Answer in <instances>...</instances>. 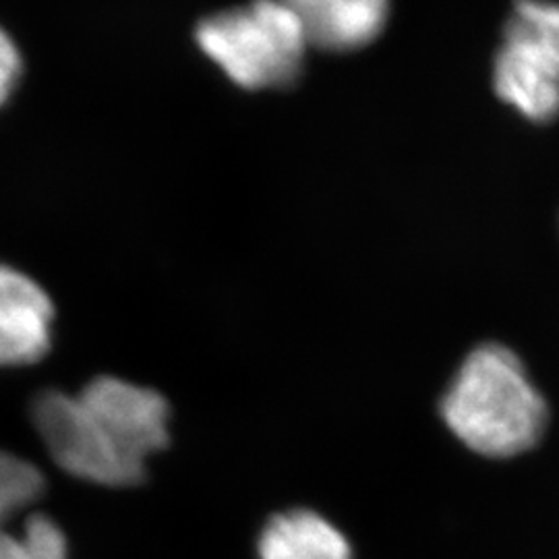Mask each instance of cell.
<instances>
[{
  "label": "cell",
  "instance_id": "obj_1",
  "mask_svg": "<svg viewBox=\"0 0 559 559\" xmlns=\"http://www.w3.org/2000/svg\"><path fill=\"white\" fill-rule=\"evenodd\" d=\"M441 417L473 452L512 459L537 445L549 413L522 360L501 344H485L462 362Z\"/></svg>",
  "mask_w": 559,
  "mask_h": 559
},
{
  "label": "cell",
  "instance_id": "obj_6",
  "mask_svg": "<svg viewBox=\"0 0 559 559\" xmlns=\"http://www.w3.org/2000/svg\"><path fill=\"white\" fill-rule=\"evenodd\" d=\"M55 307L34 278L0 263V369L27 367L52 348Z\"/></svg>",
  "mask_w": 559,
  "mask_h": 559
},
{
  "label": "cell",
  "instance_id": "obj_11",
  "mask_svg": "<svg viewBox=\"0 0 559 559\" xmlns=\"http://www.w3.org/2000/svg\"><path fill=\"white\" fill-rule=\"evenodd\" d=\"M0 559H38L23 537H11L0 531Z\"/></svg>",
  "mask_w": 559,
  "mask_h": 559
},
{
  "label": "cell",
  "instance_id": "obj_7",
  "mask_svg": "<svg viewBox=\"0 0 559 559\" xmlns=\"http://www.w3.org/2000/svg\"><path fill=\"white\" fill-rule=\"evenodd\" d=\"M299 20L309 46L355 50L376 40L388 21L390 0H280Z\"/></svg>",
  "mask_w": 559,
  "mask_h": 559
},
{
  "label": "cell",
  "instance_id": "obj_3",
  "mask_svg": "<svg viewBox=\"0 0 559 559\" xmlns=\"http://www.w3.org/2000/svg\"><path fill=\"white\" fill-rule=\"evenodd\" d=\"M493 87L522 117L549 122L559 117V4L519 0L503 29Z\"/></svg>",
  "mask_w": 559,
  "mask_h": 559
},
{
  "label": "cell",
  "instance_id": "obj_4",
  "mask_svg": "<svg viewBox=\"0 0 559 559\" xmlns=\"http://www.w3.org/2000/svg\"><path fill=\"white\" fill-rule=\"evenodd\" d=\"M29 420L48 454L75 479L120 489L147 477V466L120 450L80 396L40 390L29 402Z\"/></svg>",
  "mask_w": 559,
  "mask_h": 559
},
{
  "label": "cell",
  "instance_id": "obj_9",
  "mask_svg": "<svg viewBox=\"0 0 559 559\" xmlns=\"http://www.w3.org/2000/svg\"><path fill=\"white\" fill-rule=\"evenodd\" d=\"M46 479L32 462L0 450V522L40 500Z\"/></svg>",
  "mask_w": 559,
  "mask_h": 559
},
{
  "label": "cell",
  "instance_id": "obj_5",
  "mask_svg": "<svg viewBox=\"0 0 559 559\" xmlns=\"http://www.w3.org/2000/svg\"><path fill=\"white\" fill-rule=\"evenodd\" d=\"M78 396L120 450L141 464L147 466V459L170 443V406L156 390L98 376Z\"/></svg>",
  "mask_w": 559,
  "mask_h": 559
},
{
  "label": "cell",
  "instance_id": "obj_10",
  "mask_svg": "<svg viewBox=\"0 0 559 559\" xmlns=\"http://www.w3.org/2000/svg\"><path fill=\"white\" fill-rule=\"evenodd\" d=\"M21 71H23V62H21L20 48L4 29H0V106L15 92Z\"/></svg>",
  "mask_w": 559,
  "mask_h": 559
},
{
  "label": "cell",
  "instance_id": "obj_2",
  "mask_svg": "<svg viewBox=\"0 0 559 559\" xmlns=\"http://www.w3.org/2000/svg\"><path fill=\"white\" fill-rule=\"evenodd\" d=\"M201 52L245 90L286 87L299 78L307 34L280 0H253L201 21Z\"/></svg>",
  "mask_w": 559,
  "mask_h": 559
},
{
  "label": "cell",
  "instance_id": "obj_8",
  "mask_svg": "<svg viewBox=\"0 0 559 559\" xmlns=\"http://www.w3.org/2000/svg\"><path fill=\"white\" fill-rule=\"evenodd\" d=\"M258 554L260 559H353L346 537L311 510H293L270 520Z\"/></svg>",
  "mask_w": 559,
  "mask_h": 559
}]
</instances>
